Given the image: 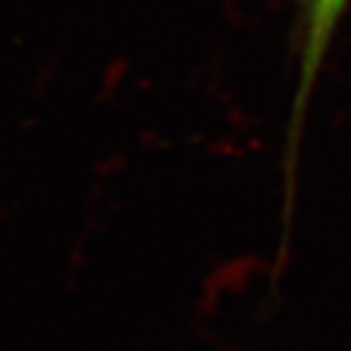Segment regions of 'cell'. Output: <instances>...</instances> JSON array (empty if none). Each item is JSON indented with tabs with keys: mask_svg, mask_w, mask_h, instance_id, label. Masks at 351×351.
<instances>
[{
	"mask_svg": "<svg viewBox=\"0 0 351 351\" xmlns=\"http://www.w3.org/2000/svg\"><path fill=\"white\" fill-rule=\"evenodd\" d=\"M351 0H297L299 5V78L292 103L290 142H287V169L294 165L299 135L304 128L306 108L311 103L315 82L331 51L333 37L347 14Z\"/></svg>",
	"mask_w": 351,
	"mask_h": 351,
	"instance_id": "1",
	"label": "cell"
}]
</instances>
